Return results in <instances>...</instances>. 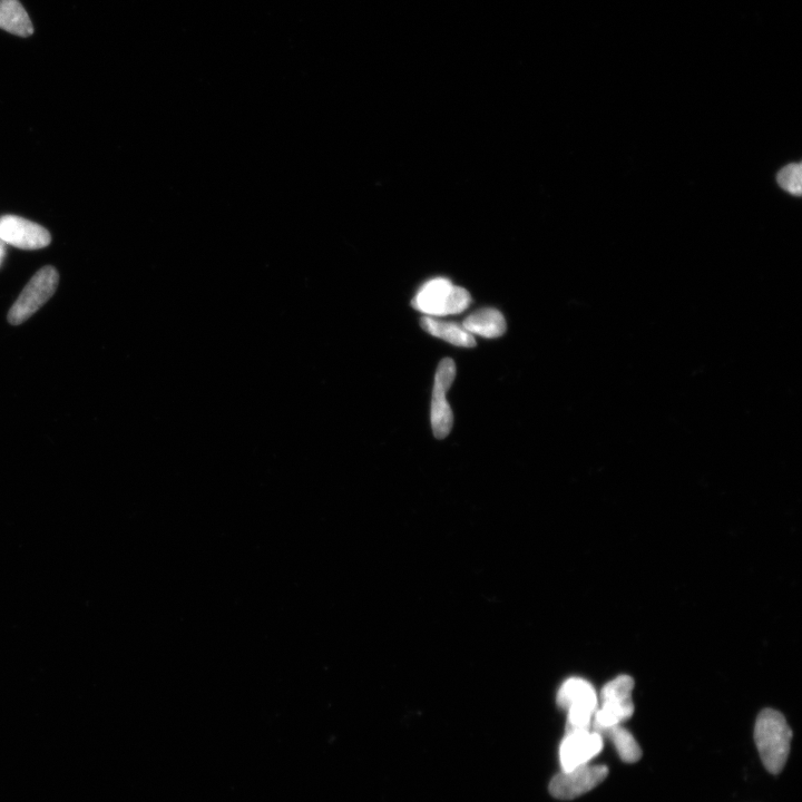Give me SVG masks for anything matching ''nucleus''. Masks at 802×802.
Returning a JSON list of instances; mask_svg holds the SVG:
<instances>
[{
	"instance_id": "1a4fd4ad",
	"label": "nucleus",
	"mask_w": 802,
	"mask_h": 802,
	"mask_svg": "<svg viewBox=\"0 0 802 802\" xmlns=\"http://www.w3.org/2000/svg\"><path fill=\"white\" fill-rule=\"evenodd\" d=\"M603 749V737L593 730L566 732L560 749L563 771L588 765Z\"/></svg>"
},
{
	"instance_id": "423d86ee",
	"label": "nucleus",
	"mask_w": 802,
	"mask_h": 802,
	"mask_svg": "<svg viewBox=\"0 0 802 802\" xmlns=\"http://www.w3.org/2000/svg\"><path fill=\"white\" fill-rule=\"evenodd\" d=\"M456 378V365L451 358L440 361L435 376V385L432 399V427L437 439L446 438L453 428L454 415L446 399L449 388Z\"/></svg>"
},
{
	"instance_id": "20e7f679",
	"label": "nucleus",
	"mask_w": 802,
	"mask_h": 802,
	"mask_svg": "<svg viewBox=\"0 0 802 802\" xmlns=\"http://www.w3.org/2000/svg\"><path fill=\"white\" fill-rule=\"evenodd\" d=\"M633 689L634 680L629 676H620L605 684L601 691V706L594 713L593 731L621 725L633 716Z\"/></svg>"
},
{
	"instance_id": "ddd939ff",
	"label": "nucleus",
	"mask_w": 802,
	"mask_h": 802,
	"mask_svg": "<svg viewBox=\"0 0 802 802\" xmlns=\"http://www.w3.org/2000/svg\"><path fill=\"white\" fill-rule=\"evenodd\" d=\"M595 732L600 733L603 738L608 737L612 741L616 751H618L620 758L624 762H627V764H634V762H638L641 759L642 750L639 743L635 740L632 733L624 729L621 725Z\"/></svg>"
},
{
	"instance_id": "f8f14e48",
	"label": "nucleus",
	"mask_w": 802,
	"mask_h": 802,
	"mask_svg": "<svg viewBox=\"0 0 802 802\" xmlns=\"http://www.w3.org/2000/svg\"><path fill=\"white\" fill-rule=\"evenodd\" d=\"M420 325L427 334L443 339L454 346L465 348L476 346L474 336L469 334L463 326L454 324V322L440 321L427 316L420 320Z\"/></svg>"
},
{
	"instance_id": "0eeeda50",
	"label": "nucleus",
	"mask_w": 802,
	"mask_h": 802,
	"mask_svg": "<svg viewBox=\"0 0 802 802\" xmlns=\"http://www.w3.org/2000/svg\"><path fill=\"white\" fill-rule=\"evenodd\" d=\"M609 768L590 764L563 771L550 784L551 795L560 800H572L588 794L608 778Z\"/></svg>"
},
{
	"instance_id": "7ed1b4c3",
	"label": "nucleus",
	"mask_w": 802,
	"mask_h": 802,
	"mask_svg": "<svg viewBox=\"0 0 802 802\" xmlns=\"http://www.w3.org/2000/svg\"><path fill=\"white\" fill-rule=\"evenodd\" d=\"M557 704L567 710V732L592 729L594 713L599 707L598 693L584 679L571 678L557 693Z\"/></svg>"
},
{
	"instance_id": "6e6552de",
	"label": "nucleus",
	"mask_w": 802,
	"mask_h": 802,
	"mask_svg": "<svg viewBox=\"0 0 802 802\" xmlns=\"http://www.w3.org/2000/svg\"><path fill=\"white\" fill-rule=\"evenodd\" d=\"M50 232L39 224L15 215L0 218V241L23 250L43 249L51 243Z\"/></svg>"
},
{
	"instance_id": "9b49d317",
	"label": "nucleus",
	"mask_w": 802,
	"mask_h": 802,
	"mask_svg": "<svg viewBox=\"0 0 802 802\" xmlns=\"http://www.w3.org/2000/svg\"><path fill=\"white\" fill-rule=\"evenodd\" d=\"M0 29L19 37L33 35V23L19 0H0Z\"/></svg>"
},
{
	"instance_id": "4468645a",
	"label": "nucleus",
	"mask_w": 802,
	"mask_h": 802,
	"mask_svg": "<svg viewBox=\"0 0 802 802\" xmlns=\"http://www.w3.org/2000/svg\"><path fill=\"white\" fill-rule=\"evenodd\" d=\"M777 182L782 190L795 197L802 192V168L800 163H790L777 174Z\"/></svg>"
},
{
	"instance_id": "2eb2a0df",
	"label": "nucleus",
	"mask_w": 802,
	"mask_h": 802,
	"mask_svg": "<svg viewBox=\"0 0 802 802\" xmlns=\"http://www.w3.org/2000/svg\"><path fill=\"white\" fill-rule=\"evenodd\" d=\"M4 256H5L4 244H3L2 241H0V263H2V260L4 259Z\"/></svg>"
},
{
	"instance_id": "9d476101",
	"label": "nucleus",
	"mask_w": 802,
	"mask_h": 802,
	"mask_svg": "<svg viewBox=\"0 0 802 802\" xmlns=\"http://www.w3.org/2000/svg\"><path fill=\"white\" fill-rule=\"evenodd\" d=\"M463 328L471 335L488 339L502 337L506 331V320L501 311L492 308L477 310L463 322Z\"/></svg>"
},
{
	"instance_id": "f257e3e1",
	"label": "nucleus",
	"mask_w": 802,
	"mask_h": 802,
	"mask_svg": "<svg viewBox=\"0 0 802 802\" xmlns=\"http://www.w3.org/2000/svg\"><path fill=\"white\" fill-rule=\"evenodd\" d=\"M792 731L787 720L774 709L761 711L755 727V741L762 764L772 775H779L789 757Z\"/></svg>"
},
{
	"instance_id": "39448f33",
	"label": "nucleus",
	"mask_w": 802,
	"mask_h": 802,
	"mask_svg": "<svg viewBox=\"0 0 802 802\" xmlns=\"http://www.w3.org/2000/svg\"><path fill=\"white\" fill-rule=\"evenodd\" d=\"M58 282L60 275L55 268L45 267L39 270L9 310V324L22 325L35 315L54 296Z\"/></svg>"
},
{
	"instance_id": "f03ea898",
	"label": "nucleus",
	"mask_w": 802,
	"mask_h": 802,
	"mask_svg": "<svg viewBox=\"0 0 802 802\" xmlns=\"http://www.w3.org/2000/svg\"><path fill=\"white\" fill-rule=\"evenodd\" d=\"M471 303L472 297L466 289L446 278H435L418 290L412 305L428 317H445L462 314Z\"/></svg>"
}]
</instances>
